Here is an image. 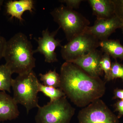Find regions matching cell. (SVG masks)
I'll return each instance as SVG.
<instances>
[{
    "instance_id": "obj_1",
    "label": "cell",
    "mask_w": 123,
    "mask_h": 123,
    "mask_svg": "<svg viewBox=\"0 0 123 123\" xmlns=\"http://www.w3.org/2000/svg\"><path fill=\"white\" fill-rule=\"evenodd\" d=\"M60 89L79 107H84L99 99L105 92L104 82L91 76L75 64L65 62L60 69Z\"/></svg>"
},
{
    "instance_id": "obj_2",
    "label": "cell",
    "mask_w": 123,
    "mask_h": 123,
    "mask_svg": "<svg viewBox=\"0 0 123 123\" xmlns=\"http://www.w3.org/2000/svg\"><path fill=\"white\" fill-rule=\"evenodd\" d=\"M33 46L26 36L17 33L6 42L4 58L13 74L28 73L36 66Z\"/></svg>"
},
{
    "instance_id": "obj_3",
    "label": "cell",
    "mask_w": 123,
    "mask_h": 123,
    "mask_svg": "<svg viewBox=\"0 0 123 123\" xmlns=\"http://www.w3.org/2000/svg\"><path fill=\"white\" fill-rule=\"evenodd\" d=\"M39 82L32 70L28 73L18 75L13 79L11 88L13 99L17 104L25 107L27 114L35 108H38V85Z\"/></svg>"
},
{
    "instance_id": "obj_4",
    "label": "cell",
    "mask_w": 123,
    "mask_h": 123,
    "mask_svg": "<svg viewBox=\"0 0 123 123\" xmlns=\"http://www.w3.org/2000/svg\"><path fill=\"white\" fill-rule=\"evenodd\" d=\"M54 21L59 25L70 41L85 31L90 22L80 13L62 5L51 12Z\"/></svg>"
},
{
    "instance_id": "obj_5",
    "label": "cell",
    "mask_w": 123,
    "mask_h": 123,
    "mask_svg": "<svg viewBox=\"0 0 123 123\" xmlns=\"http://www.w3.org/2000/svg\"><path fill=\"white\" fill-rule=\"evenodd\" d=\"M66 96L38 108L35 116L36 123H70L75 109Z\"/></svg>"
},
{
    "instance_id": "obj_6",
    "label": "cell",
    "mask_w": 123,
    "mask_h": 123,
    "mask_svg": "<svg viewBox=\"0 0 123 123\" xmlns=\"http://www.w3.org/2000/svg\"><path fill=\"white\" fill-rule=\"evenodd\" d=\"M100 41L92 35L84 31L61 46L62 58L65 62H71L97 49Z\"/></svg>"
},
{
    "instance_id": "obj_7",
    "label": "cell",
    "mask_w": 123,
    "mask_h": 123,
    "mask_svg": "<svg viewBox=\"0 0 123 123\" xmlns=\"http://www.w3.org/2000/svg\"><path fill=\"white\" fill-rule=\"evenodd\" d=\"M78 118L79 123H119L117 117L100 98L82 109Z\"/></svg>"
},
{
    "instance_id": "obj_8",
    "label": "cell",
    "mask_w": 123,
    "mask_h": 123,
    "mask_svg": "<svg viewBox=\"0 0 123 123\" xmlns=\"http://www.w3.org/2000/svg\"><path fill=\"white\" fill-rule=\"evenodd\" d=\"M50 33L48 29L42 31V37L37 39L34 38L37 42L38 47L36 50H34V53L39 52L44 56L45 62L52 63L58 61L57 55L55 52L56 48L58 46H61V41L55 38V36L59 30Z\"/></svg>"
},
{
    "instance_id": "obj_9",
    "label": "cell",
    "mask_w": 123,
    "mask_h": 123,
    "mask_svg": "<svg viewBox=\"0 0 123 123\" xmlns=\"http://www.w3.org/2000/svg\"><path fill=\"white\" fill-rule=\"evenodd\" d=\"M123 22L118 15L115 14L108 19H97L93 25L88 26L85 31L93 36L100 41L108 38L117 29H121Z\"/></svg>"
},
{
    "instance_id": "obj_10",
    "label": "cell",
    "mask_w": 123,
    "mask_h": 123,
    "mask_svg": "<svg viewBox=\"0 0 123 123\" xmlns=\"http://www.w3.org/2000/svg\"><path fill=\"white\" fill-rule=\"evenodd\" d=\"M103 53L97 49L70 62L75 64L91 76L99 77L104 73L99 66Z\"/></svg>"
},
{
    "instance_id": "obj_11",
    "label": "cell",
    "mask_w": 123,
    "mask_h": 123,
    "mask_svg": "<svg viewBox=\"0 0 123 123\" xmlns=\"http://www.w3.org/2000/svg\"><path fill=\"white\" fill-rule=\"evenodd\" d=\"M19 115L18 104L13 97L0 91V123L15 119Z\"/></svg>"
},
{
    "instance_id": "obj_12",
    "label": "cell",
    "mask_w": 123,
    "mask_h": 123,
    "mask_svg": "<svg viewBox=\"0 0 123 123\" xmlns=\"http://www.w3.org/2000/svg\"><path fill=\"white\" fill-rule=\"evenodd\" d=\"M93 14L97 19H108L115 14V5L114 0H89Z\"/></svg>"
},
{
    "instance_id": "obj_13",
    "label": "cell",
    "mask_w": 123,
    "mask_h": 123,
    "mask_svg": "<svg viewBox=\"0 0 123 123\" xmlns=\"http://www.w3.org/2000/svg\"><path fill=\"white\" fill-rule=\"evenodd\" d=\"M34 1L33 0L9 1L6 4L7 13L11 18H15L21 22L23 21L22 15L25 11H33Z\"/></svg>"
},
{
    "instance_id": "obj_14",
    "label": "cell",
    "mask_w": 123,
    "mask_h": 123,
    "mask_svg": "<svg viewBox=\"0 0 123 123\" xmlns=\"http://www.w3.org/2000/svg\"><path fill=\"white\" fill-rule=\"evenodd\" d=\"M99 47L102 51L107 53L115 59L123 60V46L118 40L108 39L100 41Z\"/></svg>"
},
{
    "instance_id": "obj_15",
    "label": "cell",
    "mask_w": 123,
    "mask_h": 123,
    "mask_svg": "<svg viewBox=\"0 0 123 123\" xmlns=\"http://www.w3.org/2000/svg\"><path fill=\"white\" fill-rule=\"evenodd\" d=\"M12 74L5 64L0 65V91L11 92Z\"/></svg>"
},
{
    "instance_id": "obj_16",
    "label": "cell",
    "mask_w": 123,
    "mask_h": 123,
    "mask_svg": "<svg viewBox=\"0 0 123 123\" xmlns=\"http://www.w3.org/2000/svg\"><path fill=\"white\" fill-rule=\"evenodd\" d=\"M40 80L43 82V85L55 88H60L61 84L60 76L55 69L50 70L44 74H40Z\"/></svg>"
},
{
    "instance_id": "obj_17",
    "label": "cell",
    "mask_w": 123,
    "mask_h": 123,
    "mask_svg": "<svg viewBox=\"0 0 123 123\" xmlns=\"http://www.w3.org/2000/svg\"><path fill=\"white\" fill-rule=\"evenodd\" d=\"M39 92L43 93L44 95L50 98V102L55 101L66 96L65 93L60 88L47 86L39 83Z\"/></svg>"
},
{
    "instance_id": "obj_18",
    "label": "cell",
    "mask_w": 123,
    "mask_h": 123,
    "mask_svg": "<svg viewBox=\"0 0 123 123\" xmlns=\"http://www.w3.org/2000/svg\"><path fill=\"white\" fill-rule=\"evenodd\" d=\"M120 78L123 82V64L116 61L111 63L110 74L106 81H107Z\"/></svg>"
},
{
    "instance_id": "obj_19",
    "label": "cell",
    "mask_w": 123,
    "mask_h": 123,
    "mask_svg": "<svg viewBox=\"0 0 123 123\" xmlns=\"http://www.w3.org/2000/svg\"><path fill=\"white\" fill-rule=\"evenodd\" d=\"M99 66L105 73V78L106 80L109 76L111 68V61L110 55L106 53L103 55L99 62Z\"/></svg>"
},
{
    "instance_id": "obj_20",
    "label": "cell",
    "mask_w": 123,
    "mask_h": 123,
    "mask_svg": "<svg viewBox=\"0 0 123 123\" xmlns=\"http://www.w3.org/2000/svg\"><path fill=\"white\" fill-rule=\"evenodd\" d=\"M60 2L64 3L66 4V6L73 9H74L78 8L81 3L83 0H61Z\"/></svg>"
},
{
    "instance_id": "obj_21",
    "label": "cell",
    "mask_w": 123,
    "mask_h": 123,
    "mask_svg": "<svg viewBox=\"0 0 123 123\" xmlns=\"http://www.w3.org/2000/svg\"><path fill=\"white\" fill-rule=\"evenodd\" d=\"M115 111L118 112L117 117L119 119L123 116V100L118 101L114 105Z\"/></svg>"
},
{
    "instance_id": "obj_22",
    "label": "cell",
    "mask_w": 123,
    "mask_h": 123,
    "mask_svg": "<svg viewBox=\"0 0 123 123\" xmlns=\"http://www.w3.org/2000/svg\"><path fill=\"white\" fill-rule=\"evenodd\" d=\"M7 40L4 37L0 36V60L4 57V53Z\"/></svg>"
},
{
    "instance_id": "obj_23",
    "label": "cell",
    "mask_w": 123,
    "mask_h": 123,
    "mask_svg": "<svg viewBox=\"0 0 123 123\" xmlns=\"http://www.w3.org/2000/svg\"><path fill=\"white\" fill-rule=\"evenodd\" d=\"M114 96L113 99H119L123 100V89L116 88L114 92Z\"/></svg>"
},
{
    "instance_id": "obj_24",
    "label": "cell",
    "mask_w": 123,
    "mask_h": 123,
    "mask_svg": "<svg viewBox=\"0 0 123 123\" xmlns=\"http://www.w3.org/2000/svg\"><path fill=\"white\" fill-rule=\"evenodd\" d=\"M4 0H0V10L1 9V6L3 4V2H4Z\"/></svg>"
},
{
    "instance_id": "obj_25",
    "label": "cell",
    "mask_w": 123,
    "mask_h": 123,
    "mask_svg": "<svg viewBox=\"0 0 123 123\" xmlns=\"http://www.w3.org/2000/svg\"><path fill=\"white\" fill-rule=\"evenodd\" d=\"M121 30H122V32L123 34V26L122 27V28H121Z\"/></svg>"
},
{
    "instance_id": "obj_26",
    "label": "cell",
    "mask_w": 123,
    "mask_h": 123,
    "mask_svg": "<svg viewBox=\"0 0 123 123\" xmlns=\"http://www.w3.org/2000/svg\"><path fill=\"white\" fill-rule=\"evenodd\" d=\"M2 123V122H1V123Z\"/></svg>"
},
{
    "instance_id": "obj_27",
    "label": "cell",
    "mask_w": 123,
    "mask_h": 123,
    "mask_svg": "<svg viewBox=\"0 0 123 123\" xmlns=\"http://www.w3.org/2000/svg\"></svg>"
}]
</instances>
